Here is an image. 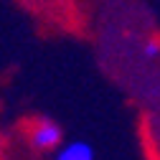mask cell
<instances>
[{"mask_svg":"<svg viewBox=\"0 0 160 160\" xmlns=\"http://www.w3.org/2000/svg\"><path fill=\"white\" fill-rule=\"evenodd\" d=\"M26 137L28 145L36 152H56L58 148L64 145V130L58 122L48 117H36L26 125Z\"/></svg>","mask_w":160,"mask_h":160,"instance_id":"obj_1","label":"cell"},{"mask_svg":"<svg viewBox=\"0 0 160 160\" xmlns=\"http://www.w3.org/2000/svg\"><path fill=\"white\" fill-rule=\"evenodd\" d=\"M56 160H94V148L84 140H71L56 150Z\"/></svg>","mask_w":160,"mask_h":160,"instance_id":"obj_2","label":"cell"},{"mask_svg":"<svg viewBox=\"0 0 160 160\" xmlns=\"http://www.w3.org/2000/svg\"><path fill=\"white\" fill-rule=\"evenodd\" d=\"M158 53H160V41H148L145 43V56L148 58H155Z\"/></svg>","mask_w":160,"mask_h":160,"instance_id":"obj_3","label":"cell"}]
</instances>
